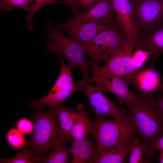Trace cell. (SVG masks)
<instances>
[{"mask_svg": "<svg viewBox=\"0 0 163 163\" xmlns=\"http://www.w3.org/2000/svg\"><path fill=\"white\" fill-rule=\"evenodd\" d=\"M124 105L129 109L137 133L146 146V156L151 160L156 152L153 145L163 134V124L153 104L151 94L139 95L137 99Z\"/></svg>", "mask_w": 163, "mask_h": 163, "instance_id": "obj_1", "label": "cell"}, {"mask_svg": "<svg viewBox=\"0 0 163 163\" xmlns=\"http://www.w3.org/2000/svg\"><path fill=\"white\" fill-rule=\"evenodd\" d=\"M37 109L34 113V127L27 141V148L42 161L43 157L52 149L60 136L54 110Z\"/></svg>", "mask_w": 163, "mask_h": 163, "instance_id": "obj_2", "label": "cell"}, {"mask_svg": "<svg viewBox=\"0 0 163 163\" xmlns=\"http://www.w3.org/2000/svg\"><path fill=\"white\" fill-rule=\"evenodd\" d=\"M45 29L47 46L45 53L53 52L60 54L67 60L69 67L78 68L85 78L89 79L91 65L86 58L87 53L83 46L64 35L53 25L50 19Z\"/></svg>", "mask_w": 163, "mask_h": 163, "instance_id": "obj_3", "label": "cell"}, {"mask_svg": "<svg viewBox=\"0 0 163 163\" xmlns=\"http://www.w3.org/2000/svg\"><path fill=\"white\" fill-rule=\"evenodd\" d=\"M130 115V119L124 122L113 118L107 119L103 116L97 117L93 121V130L91 134L96 142L97 155L136 135V127Z\"/></svg>", "mask_w": 163, "mask_h": 163, "instance_id": "obj_4", "label": "cell"}, {"mask_svg": "<svg viewBox=\"0 0 163 163\" xmlns=\"http://www.w3.org/2000/svg\"><path fill=\"white\" fill-rule=\"evenodd\" d=\"M131 43L124 31L113 24L83 46L88 55L91 67L97 66L109 56L125 48Z\"/></svg>", "mask_w": 163, "mask_h": 163, "instance_id": "obj_5", "label": "cell"}, {"mask_svg": "<svg viewBox=\"0 0 163 163\" xmlns=\"http://www.w3.org/2000/svg\"><path fill=\"white\" fill-rule=\"evenodd\" d=\"M151 55V52L135 49L130 44L108 57L103 66L93 67L120 77L130 84L135 74Z\"/></svg>", "mask_w": 163, "mask_h": 163, "instance_id": "obj_6", "label": "cell"}, {"mask_svg": "<svg viewBox=\"0 0 163 163\" xmlns=\"http://www.w3.org/2000/svg\"><path fill=\"white\" fill-rule=\"evenodd\" d=\"M76 84L79 91L84 93L86 96L90 110L96 118L108 115L121 122L127 121L130 118L129 111H125L121 107L118 109L115 102L100 88L93 85L89 79L84 78Z\"/></svg>", "mask_w": 163, "mask_h": 163, "instance_id": "obj_7", "label": "cell"}, {"mask_svg": "<svg viewBox=\"0 0 163 163\" xmlns=\"http://www.w3.org/2000/svg\"><path fill=\"white\" fill-rule=\"evenodd\" d=\"M56 55L61 63L59 75L48 94L42 99L27 102L34 108L46 106L53 109L62 105L67 98L75 92L79 91L76 84L73 82L71 68L64 62L62 56Z\"/></svg>", "mask_w": 163, "mask_h": 163, "instance_id": "obj_8", "label": "cell"}, {"mask_svg": "<svg viewBox=\"0 0 163 163\" xmlns=\"http://www.w3.org/2000/svg\"><path fill=\"white\" fill-rule=\"evenodd\" d=\"M130 0L138 38L147 32L163 26V0Z\"/></svg>", "mask_w": 163, "mask_h": 163, "instance_id": "obj_9", "label": "cell"}, {"mask_svg": "<svg viewBox=\"0 0 163 163\" xmlns=\"http://www.w3.org/2000/svg\"><path fill=\"white\" fill-rule=\"evenodd\" d=\"M89 79L91 82L104 92L110 93L116 96L117 103L124 105L137 99L139 95L130 90L129 83L119 76L92 67Z\"/></svg>", "mask_w": 163, "mask_h": 163, "instance_id": "obj_10", "label": "cell"}, {"mask_svg": "<svg viewBox=\"0 0 163 163\" xmlns=\"http://www.w3.org/2000/svg\"><path fill=\"white\" fill-rule=\"evenodd\" d=\"M68 22L56 24L61 31L67 34L71 39L84 46L91 42L101 32L113 24H102L91 22H77L72 17L68 16Z\"/></svg>", "mask_w": 163, "mask_h": 163, "instance_id": "obj_11", "label": "cell"}, {"mask_svg": "<svg viewBox=\"0 0 163 163\" xmlns=\"http://www.w3.org/2000/svg\"><path fill=\"white\" fill-rule=\"evenodd\" d=\"M112 0H101L88 10L79 12L73 18L77 22H91L102 24H117Z\"/></svg>", "mask_w": 163, "mask_h": 163, "instance_id": "obj_12", "label": "cell"}, {"mask_svg": "<svg viewBox=\"0 0 163 163\" xmlns=\"http://www.w3.org/2000/svg\"><path fill=\"white\" fill-rule=\"evenodd\" d=\"M161 80L158 72L151 65L139 69L134 75L130 84L139 93L138 94L149 95L158 87Z\"/></svg>", "mask_w": 163, "mask_h": 163, "instance_id": "obj_13", "label": "cell"}, {"mask_svg": "<svg viewBox=\"0 0 163 163\" xmlns=\"http://www.w3.org/2000/svg\"><path fill=\"white\" fill-rule=\"evenodd\" d=\"M136 49L149 52V57L155 61L163 53V26L147 32L139 37L135 45Z\"/></svg>", "mask_w": 163, "mask_h": 163, "instance_id": "obj_14", "label": "cell"}, {"mask_svg": "<svg viewBox=\"0 0 163 163\" xmlns=\"http://www.w3.org/2000/svg\"><path fill=\"white\" fill-rule=\"evenodd\" d=\"M136 136H132L116 146L97 154L94 163L126 162L129 149Z\"/></svg>", "mask_w": 163, "mask_h": 163, "instance_id": "obj_15", "label": "cell"}, {"mask_svg": "<svg viewBox=\"0 0 163 163\" xmlns=\"http://www.w3.org/2000/svg\"><path fill=\"white\" fill-rule=\"evenodd\" d=\"M72 163H93L97 153L96 144L90 138L71 141Z\"/></svg>", "mask_w": 163, "mask_h": 163, "instance_id": "obj_16", "label": "cell"}, {"mask_svg": "<svg viewBox=\"0 0 163 163\" xmlns=\"http://www.w3.org/2000/svg\"><path fill=\"white\" fill-rule=\"evenodd\" d=\"M82 104H78L71 133V137L74 140H79L86 138L91 134L93 130V121L88 116Z\"/></svg>", "mask_w": 163, "mask_h": 163, "instance_id": "obj_17", "label": "cell"}, {"mask_svg": "<svg viewBox=\"0 0 163 163\" xmlns=\"http://www.w3.org/2000/svg\"><path fill=\"white\" fill-rule=\"evenodd\" d=\"M53 109L57 119L61 137L69 141L71 137L76 107H66L62 105Z\"/></svg>", "mask_w": 163, "mask_h": 163, "instance_id": "obj_18", "label": "cell"}, {"mask_svg": "<svg viewBox=\"0 0 163 163\" xmlns=\"http://www.w3.org/2000/svg\"><path fill=\"white\" fill-rule=\"evenodd\" d=\"M67 142L60 138L55 144L51 151L43 158L42 162L45 163H67L68 154L71 152V148L67 146Z\"/></svg>", "mask_w": 163, "mask_h": 163, "instance_id": "obj_19", "label": "cell"}, {"mask_svg": "<svg viewBox=\"0 0 163 163\" xmlns=\"http://www.w3.org/2000/svg\"><path fill=\"white\" fill-rule=\"evenodd\" d=\"M146 152V146L141 138L136 136L129 149L130 154L128 163L145 162L142 158Z\"/></svg>", "mask_w": 163, "mask_h": 163, "instance_id": "obj_20", "label": "cell"}, {"mask_svg": "<svg viewBox=\"0 0 163 163\" xmlns=\"http://www.w3.org/2000/svg\"><path fill=\"white\" fill-rule=\"evenodd\" d=\"M42 161L37 158L27 148H23L21 152H18L14 157L9 158H1L2 163H34Z\"/></svg>", "mask_w": 163, "mask_h": 163, "instance_id": "obj_21", "label": "cell"}, {"mask_svg": "<svg viewBox=\"0 0 163 163\" xmlns=\"http://www.w3.org/2000/svg\"><path fill=\"white\" fill-rule=\"evenodd\" d=\"M34 3L32 4L27 14L25 17L28 28L30 30L34 29L32 21L35 14L44 7L52 4H61L64 5L62 1L57 0H34Z\"/></svg>", "mask_w": 163, "mask_h": 163, "instance_id": "obj_22", "label": "cell"}, {"mask_svg": "<svg viewBox=\"0 0 163 163\" xmlns=\"http://www.w3.org/2000/svg\"><path fill=\"white\" fill-rule=\"evenodd\" d=\"M6 138L11 146L17 149L22 148L27 143L23 134L18 129H10L7 133Z\"/></svg>", "mask_w": 163, "mask_h": 163, "instance_id": "obj_23", "label": "cell"}, {"mask_svg": "<svg viewBox=\"0 0 163 163\" xmlns=\"http://www.w3.org/2000/svg\"><path fill=\"white\" fill-rule=\"evenodd\" d=\"M26 0H0V7L4 11L10 12L15 7L21 8L28 12L30 7Z\"/></svg>", "mask_w": 163, "mask_h": 163, "instance_id": "obj_24", "label": "cell"}, {"mask_svg": "<svg viewBox=\"0 0 163 163\" xmlns=\"http://www.w3.org/2000/svg\"><path fill=\"white\" fill-rule=\"evenodd\" d=\"M17 129L23 134L31 133L34 127V123L26 118L20 119L18 122Z\"/></svg>", "mask_w": 163, "mask_h": 163, "instance_id": "obj_25", "label": "cell"}, {"mask_svg": "<svg viewBox=\"0 0 163 163\" xmlns=\"http://www.w3.org/2000/svg\"><path fill=\"white\" fill-rule=\"evenodd\" d=\"M153 104L158 112L163 124V91L158 95L151 94Z\"/></svg>", "mask_w": 163, "mask_h": 163, "instance_id": "obj_26", "label": "cell"}, {"mask_svg": "<svg viewBox=\"0 0 163 163\" xmlns=\"http://www.w3.org/2000/svg\"><path fill=\"white\" fill-rule=\"evenodd\" d=\"M64 5L70 8L72 10V17L74 18L79 12L78 0H63Z\"/></svg>", "mask_w": 163, "mask_h": 163, "instance_id": "obj_27", "label": "cell"}, {"mask_svg": "<svg viewBox=\"0 0 163 163\" xmlns=\"http://www.w3.org/2000/svg\"><path fill=\"white\" fill-rule=\"evenodd\" d=\"M101 0H78V8L84 11L90 8L93 5Z\"/></svg>", "mask_w": 163, "mask_h": 163, "instance_id": "obj_28", "label": "cell"}, {"mask_svg": "<svg viewBox=\"0 0 163 163\" xmlns=\"http://www.w3.org/2000/svg\"><path fill=\"white\" fill-rule=\"evenodd\" d=\"M152 148L160 151H163V134L155 142L153 145Z\"/></svg>", "mask_w": 163, "mask_h": 163, "instance_id": "obj_29", "label": "cell"}, {"mask_svg": "<svg viewBox=\"0 0 163 163\" xmlns=\"http://www.w3.org/2000/svg\"><path fill=\"white\" fill-rule=\"evenodd\" d=\"M160 152V154L158 160L160 163H163V151Z\"/></svg>", "mask_w": 163, "mask_h": 163, "instance_id": "obj_30", "label": "cell"}, {"mask_svg": "<svg viewBox=\"0 0 163 163\" xmlns=\"http://www.w3.org/2000/svg\"><path fill=\"white\" fill-rule=\"evenodd\" d=\"M27 2L29 4L30 3H32L34 0H26Z\"/></svg>", "mask_w": 163, "mask_h": 163, "instance_id": "obj_31", "label": "cell"}, {"mask_svg": "<svg viewBox=\"0 0 163 163\" xmlns=\"http://www.w3.org/2000/svg\"><path fill=\"white\" fill-rule=\"evenodd\" d=\"M162 87L161 88V89H162V91H163V86H162Z\"/></svg>", "mask_w": 163, "mask_h": 163, "instance_id": "obj_32", "label": "cell"}, {"mask_svg": "<svg viewBox=\"0 0 163 163\" xmlns=\"http://www.w3.org/2000/svg\"></svg>", "mask_w": 163, "mask_h": 163, "instance_id": "obj_33", "label": "cell"}]
</instances>
